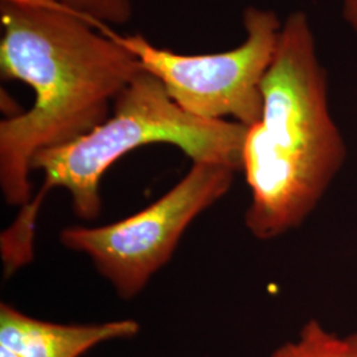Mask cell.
Segmentation results:
<instances>
[{"mask_svg":"<svg viewBox=\"0 0 357 357\" xmlns=\"http://www.w3.org/2000/svg\"><path fill=\"white\" fill-rule=\"evenodd\" d=\"M1 78L22 81L33 106L0 122V188L6 203L32 199L36 153L76 141L105 122L142 70L116 41L69 10L0 4Z\"/></svg>","mask_w":357,"mask_h":357,"instance_id":"1","label":"cell"},{"mask_svg":"<svg viewBox=\"0 0 357 357\" xmlns=\"http://www.w3.org/2000/svg\"><path fill=\"white\" fill-rule=\"evenodd\" d=\"M328 94L310 17L294 11L262 81V113L243 143L241 171L250 191L245 225L258 240L302 225L344 165L347 146Z\"/></svg>","mask_w":357,"mask_h":357,"instance_id":"2","label":"cell"},{"mask_svg":"<svg viewBox=\"0 0 357 357\" xmlns=\"http://www.w3.org/2000/svg\"><path fill=\"white\" fill-rule=\"evenodd\" d=\"M248 128L234 121H213L181 109L163 84L142 69L116 97L112 114L90 132L63 146L47 149L32 159V171L44 175L40 191L22 206L13 225L3 231V259L23 268L33 258L40 205L53 188L70 195L75 213L94 220L102 209L100 185L106 171L128 153L155 143L178 147L192 163H213L241 171Z\"/></svg>","mask_w":357,"mask_h":357,"instance_id":"3","label":"cell"},{"mask_svg":"<svg viewBox=\"0 0 357 357\" xmlns=\"http://www.w3.org/2000/svg\"><path fill=\"white\" fill-rule=\"evenodd\" d=\"M243 44L211 54H180L153 45L142 35H119L109 26L100 32L130 52L185 112L250 128L262 113V81L277 51L283 22L273 10L255 6L243 11Z\"/></svg>","mask_w":357,"mask_h":357,"instance_id":"4","label":"cell"},{"mask_svg":"<svg viewBox=\"0 0 357 357\" xmlns=\"http://www.w3.org/2000/svg\"><path fill=\"white\" fill-rule=\"evenodd\" d=\"M234 174L229 167L192 163L153 204L107 225L68 227L60 243L86 255L121 299H132L171 259L193 220L229 192Z\"/></svg>","mask_w":357,"mask_h":357,"instance_id":"5","label":"cell"},{"mask_svg":"<svg viewBox=\"0 0 357 357\" xmlns=\"http://www.w3.org/2000/svg\"><path fill=\"white\" fill-rule=\"evenodd\" d=\"M141 331L137 320L94 324H60L36 319L0 305V344L23 357H81L97 345L131 339Z\"/></svg>","mask_w":357,"mask_h":357,"instance_id":"6","label":"cell"},{"mask_svg":"<svg viewBox=\"0 0 357 357\" xmlns=\"http://www.w3.org/2000/svg\"><path fill=\"white\" fill-rule=\"evenodd\" d=\"M270 357H357V332L339 335L310 319L295 339L275 348Z\"/></svg>","mask_w":357,"mask_h":357,"instance_id":"7","label":"cell"},{"mask_svg":"<svg viewBox=\"0 0 357 357\" xmlns=\"http://www.w3.org/2000/svg\"><path fill=\"white\" fill-rule=\"evenodd\" d=\"M98 29L102 24H125L131 19V0H56Z\"/></svg>","mask_w":357,"mask_h":357,"instance_id":"8","label":"cell"},{"mask_svg":"<svg viewBox=\"0 0 357 357\" xmlns=\"http://www.w3.org/2000/svg\"><path fill=\"white\" fill-rule=\"evenodd\" d=\"M343 20L357 38V0H342Z\"/></svg>","mask_w":357,"mask_h":357,"instance_id":"9","label":"cell"},{"mask_svg":"<svg viewBox=\"0 0 357 357\" xmlns=\"http://www.w3.org/2000/svg\"><path fill=\"white\" fill-rule=\"evenodd\" d=\"M0 357H23L20 356L19 354L13 352V349L4 347V345L0 344Z\"/></svg>","mask_w":357,"mask_h":357,"instance_id":"10","label":"cell"}]
</instances>
